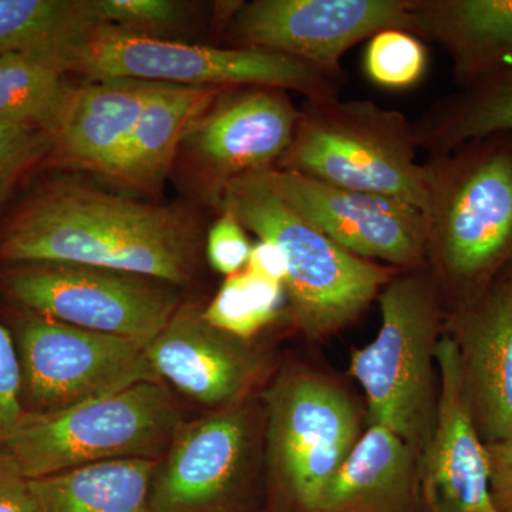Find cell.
<instances>
[{
  "label": "cell",
  "mask_w": 512,
  "mask_h": 512,
  "mask_svg": "<svg viewBox=\"0 0 512 512\" xmlns=\"http://www.w3.org/2000/svg\"><path fill=\"white\" fill-rule=\"evenodd\" d=\"M197 229L183 211L84 185L37 194L0 237L10 264L93 266L156 279L190 281Z\"/></svg>",
  "instance_id": "obj_1"
},
{
  "label": "cell",
  "mask_w": 512,
  "mask_h": 512,
  "mask_svg": "<svg viewBox=\"0 0 512 512\" xmlns=\"http://www.w3.org/2000/svg\"><path fill=\"white\" fill-rule=\"evenodd\" d=\"M426 262L439 295L473 305L512 261V136L470 141L423 163Z\"/></svg>",
  "instance_id": "obj_2"
},
{
  "label": "cell",
  "mask_w": 512,
  "mask_h": 512,
  "mask_svg": "<svg viewBox=\"0 0 512 512\" xmlns=\"http://www.w3.org/2000/svg\"><path fill=\"white\" fill-rule=\"evenodd\" d=\"M67 72L93 82L130 79L174 86L272 87L306 101L339 97L342 76L281 53L171 42L113 26H90L56 47Z\"/></svg>",
  "instance_id": "obj_3"
},
{
  "label": "cell",
  "mask_w": 512,
  "mask_h": 512,
  "mask_svg": "<svg viewBox=\"0 0 512 512\" xmlns=\"http://www.w3.org/2000/svg\"><path fill=\"white\" fill-rule=\"evenodd\" d=\"M217 200L245 229L282 249L293 322L309 338L349 325L397 274L350 254L299 217L272 191L264 171L228 181Z\"/></svg>",
  "instance_id": "obj_4"
},
{
  "label": "cell",
  "mask_w": 512,
  "mask_h": 512,
  "mask_svg": "<svg viewBox=\"0 0 512 512\" xmlns=\"http://www.w3.org/2000/svg\"><path fill=\"white\" fill-rule=\"evenodd\" d=\"M413 123L370 100L306 101L276 168L348 190L396 198L424 211L426 171Z\"/></svg>",
  "instance_id": "obj_5"
},
{
  "label": "cell",
  "mask_w": 512,
  "mask_h": 512,
  "mask_svg": "<svg viewBox=\"0 0 512 512\" xmlns=\"http://www.w3.org/2000/svg\"><path fill=\"white\" fill-rule=\"evenodd\" d=\"M382 328L350 357L372 424L393 430L414 453L426 451L436 419L434 387L441 299L426 264L397 272L379 295Z\"/></svg>",
  "instance_id": "obj_6"
},
{
  "label": "cell",
  "mask_w": 512,
  "mask_h": 512,
  "mask_svg": "<svg viewBox=\"0 0 512 512\" xmlns=\"http://www.w3.org/2000/svg\"><path fill=\"white\" fill-rule=\"evenodd\" d=\"M181 426L167 386L143 382L60 412L25 413L0 446L36 480L104 461L158 460Z\"/></svg>",
  "instance_id": "obj_7"
},
{
  "label": "cell",
  "mask_w": 512,
  "mask_h": 512,
  "mask_svg": "<svg viewBox=\"0 0 512 512\" xmlns=\"http://www.w3.org/2000/svg\"><path fill=\"white\" fill-rule=\"evenodd\" d=\"M16 350L26 414L56 413L134 384L161 382L137 340L76 328L23 311Z\"/></svg>",
  "instance_id": "obj_8"
},
{
  "label": "cell",
  "mask_w": 512,
  "mask_h": 512,
  "mask_svg": "<svg viewBox=\"0 0 512 512\" xmlns=\"http://www.w3.org/2000/svg\"><path fill=\"white\" fill-rule=\"evenodd\" d=\"M25 311L148 345L180 308L170 284L69 264H23L2 276Z\"/></svg>",
  "instance_id": "obj_9"
},
{
  "label": "cell",
  "mask_w": 512,
  "mask_h": 512,
  "mask_svg": "<svg viewBox=\"0 0 512 512\" xmlns=\"http://www.w3.org/2000/svg\"><path fill=\"white\" fill-rule=\"evenodd\" d=\"M266 404L272 466L293 501L318 512L326 487L359 440L355 406L338 386L311 373L281 377Z\"/></svg>",
  "instance_id": "obj_10"
},
{
  "label": "cell",
  "mask_w": 512,
  "mask_h": 512,
  "mask_svg": "<svg viewBox=\"0 0 512 512\" xmlns=\"http://www.w3.org/2000/svg\"><path fill=\"white\" fill-rule=\"evenodd\" d=\"M412 0H254L229 15L234 47L281 53L342 76L349 49L386 29L409 32ZM410 33V32H409Z\"/></svg>",
  "instance_id": "obj_11"
},
{
  "label": "cell",
  "mask_w": 512,
  "mask_h": 512,
  "mask_svg": "<svg viewBox=\"0 0 512 512\" xmlns=\"http://www.w3.org/2000/svg\"><path fill=\"white\" fill-rule=\"evenodd\" d=\"M264 175L293 212L350 254L404 269L426 264V221L419 208L282 168Z\"/></svg>",
  "instance_id": "obj_12"
},
{
  "label": "cell",
  "mask_w": 512,
  "mask_h": 512,
  "mask_svg": "<svg viewBox=\"0 0 512 512\" xmlns=\"http://www.w3.org/2000/svg\"><path fill=\"white\" fill-rule=\"evenodd\" d=\"M434 356L439 396L424 451V494L433 512H500L491 495L487 447L471 412L457 339L440 336Z\"/></svg>",
  "instance_id": "obj_13"
},
{
  "label": "cell",
  "mask_w": 512,
  "mask_h": 512,
  "mask_svg": "<svg viewBox=\"0 0 512 512\" xmlns=\"http://www.w3.org/2000/svg\"><path fill=\"white\" fill-rule=\"evenodd\" d=\"M285 90L251 87L212 104L184 138L215 195L228 181L276 167L291 147L298 124Z\"/></svg>",
  "instance_id": "obj_14"
},
{
  "label": "cell",
  "mask_w": 512,
  "mask_h": 512,
  "mask_svg": "<svg viewBox=\"0 0 512 512\" xmlns=\"http://www.w3.org/2000/svg\"><path fill=\"white\" fill-rule=\"evenodd\" d=\"M249 446L241 410L183 424L150 488L151 512H221L237 488Z\"/></svg>",
  "instance_id": "obj_15"
},
{
  "label": "cell",
  "mask_w": 512,
  "mask_h": 512,
  "mask_svg": "<svg viewBox=\"0 0 512 512\" xmlns=\"http://www.w3.org/2000/svg\"><path fill=\"white\" fill-rule=\"evenodd\" d=\"M464 382L487 444L512 440V266L458 312Z\"/></svg>",
  "instance_id": "obj_16"
},
{
  "label": "cell",
  "mask_w": 512,
  "mask_h": 512,
  "mask_svg": "<svg viewBox=\"0 0 512 512\" xmlns=\"http://www.w3.org/2000/svg\"><path fill=\"white\" fill-rule=\"evenodd\" d=\"M244 340L214 328L192 306L178 308L147 345V357L161 382L207 406L231 403L254 370Z\"/></svg>",
  "instance_id": "obj_17"
},
{
  "label": "cell",
  "mask_w": 512,
  "mask_h": 512,
  "mask_svg": "<svg viewBox=\"0 0 512 512\" xmlns=\"http://www.w3.org/2000/svg\"><path fill=\"white\" fill-rule=\"evenodd\" d=\"M161 84L114 79L70 87L50 131L53 151L69 163L113 174Z\"/></svg>",
  "instance_id": "obj_18"
},
{
  "label": "cell",
  "mask_w": 512,
  "mask_h": 512,
  "mask_svg": "<svg viewBox=\"0 0 512 512\" xmlns=\"http://www.w3.org/2000/svg\"><path fill=\"white\" fill-rule=\"evenodd\" d=\"M409 32L446 50L458 86L512 63V0H412Z\"/></svg>",
  "instance_id": "obj_19"
},
{
  "label": "cell",
  "mask_w": 512,
  "mask_h": 512,
  "mask_svg": "<svg viewBox=\"0 0 512 512\" xmlns=\"http://www.w3.org/2000/svg\"><path fill=\"white\" fill-rule=\"evenodd\" d=\"M414 454L399 434L373 423L330 480L318 512H383L403 504Z\"/></svg>",
  "instance_id": "obj_20"
},
{
  "label": "cell",
  "mask_w": 512,
  "mask_h": 512,
  "mask_svg": "<svg viewBox=\"0 0 512 512\" xmlns=\"http://www.w3.org/2000/svg\"><path fill=\"white\" fill-rule=\"evenodd\" d=\"M160 460L104 461L29 480L33 512H151Z\"/></svg>",
  "instance_id": "obj_21"
},
{
  "label": "cell",
  "mask_w": 512,
  "mask_h": 512,
  "mask_svg": "<svg viewBox=\"0 0 512 512\" xmlns=\"http://www.w3.org/2000/svg\"><path fill=\"white\" fill-rule=\"evenodd\" d=\"M222 90L161 84L144 107L111 175L137 187L158 184L192 124L210 109Z\"/></svg>",
  "instance_id": "obj_22"
},
{
  "label": "cell",
  "mask_w": 512,
  "mask_h": 512,
  "mask_svg": "<svg viewBox=\"0 0 512 512\" xmlns=\"http://www.w3.org/2000/svg\"><path fill=\"white\" fill-rule=\"evenodd\" d=\"M419 150L443 156L494 136H512V63L434 101L412 121Z\"/></svg>",
  "instance_id": "obj_23"
},
{
  "label": "cell",
  "mask_w": 512,
  "mask_h": 512,
  "mask_svg": "<svg viewBox=\"0 0 512 512\" xmlns=\"http://www.w3.org/2000/svg\"><path fill=\"white\" fill-rule=\"evenodd\" d=\"M56 47L0 56V123L40 128L50 136L70 89Z\"/></svg>",
  "instance_id": "obj_24"
},
{
  "label": "cell",
  "mask_w": 512,
  "mask_h": 512,
  "mask_svg": "<svg viewBox=\"0 0 512 512\" xmlns=\"http://www.w3.org/2000/svg\"><path fill=\"white\" fill-rule=\"evenodd\" d=\"M90 26L87 0H0V56L60 46Z\"/></svg>",
  "instance_id": "obj_25"
},
{
  "label": "cell",
  "mask_w": 512,
  "mask_h": 512,
  "mask_svg": "<svg viewBox=\"0 0 512 512\" xmlns=\"http://www.w3.org/2000/svg\"><path fill=\"white\" fill-rule=\"evenodd\" d=\"M284 291V285L245 269L228 276L202 316L214 328L247 340L278 318Z\"/></svg>",
  "instance_id": "obj_26"
},
{
  "label": "cell",
  "mask_w": 512,
  "mask_h": 512,
  "mask_svg": "<svg viewBox=\"0 0 512 512\" xmlns=\"http://www.w3.org/2000/svg\"><path fill=\"white\" fill-rule=\"evenodd\" d=\"M427 49L419 37L400 29H386L370 37L366 46V76L387 90L412 89L426 74Z\"/></svg>",
  "instance_id": "obj_27"
},
{
  "label": "cell",
  "mask_w": 512,
  "mask_h": 512,
  "mask_svg": "<svg viewBox=\"0 0 512 512\" xmlns=\"http://www.w3.org/2000/svg\"><path fill=\"white\" fill-rule=\"evenodd\" d=\"M87 8L96 26H113L144 35L173 28L183 13V6L171 0H87Z\"/></svg>",
  "instance_id": "obj_28"
},
{
  "label": "cell",
  "mask_w": 512,
  "mask_h": 512,
  "mask_svg": "<svg viewBox=\"0 0 512 512\" xmlns=\"http://www.w3.org/2000/svg\"><path fill=\"white\" fill-rule=\"evenodd\" d=\"M50 151L53 140L46 131L0 123V212L20 178Z\"/></svg>",
  "instance_id": "obj_29"
},
{
  "label": "cell",
  "mask_w": 512,
  "mask_h": 512,
  "mask_svg": "<svg viewBox=\"0 0 512 512\" xmlns=\"http://www.w3.org/2000/svg\"><path fill=\"white\" fill-rule=\"evenodd\" d=\"M251 249L244 225L231 211L222 210L208 232L207 254L212 268L227 278L237 275L247 269Z\"/></svg>",
  "instance_id": "obj_30"
},
{
  "label": "cell",
  "mask_w": 512,
  "mask_h": 512,
  "mask_svg": "<svg viewBox=\"0 0 512 512\" xmlns=\"http://www.w3.org/2000/svg\"><path fill=\"white\" fill-rule=\"evenodd\" d=\"M23 414L18 350L12 333L0 323V444L12 437Z\"/></svg>",
  "instance_id": "obj_31"
},
{
  "label": "cell",
  "mask_w": 512,
  "mask_h": 512,
  "mask_svg": "<svg viewBox=\"0 0 512 512\" xmlns=\"http://www.w3.org/2000/svg\"><path fill=\"white\" fill-rule=\"evenodd\" d=\"M0 512H33L29 480L0 446Z\"/></svg>",
  "instance_id": "obj_32"
},
{
  "label": "cell",
  "mask_w": 512,
  "mask_h": 512,
  "mask_svg": "<svg viewBox=\"0 0 512 512\" xmlns=\"http://www.w3.org/2000/svg\"><path fill=\"white\" fill-rule=\"evenodd\" d=\"M485 447L495 507L500 512H512V440L485 444Z\"/></svg>",
  "instance_id": "obj_33"
},
{
  "label": "cell",
  "mask_w": 512,
  "mask_h": 512,
  "mask_svg": "<svg viewBox=\"0 0 512 512\" xmlns=\"http://www.w3.org/2000/svg\"><path fill=\"white\" fill-rule=\"evenodd\" d=\"M247 269L262 278L285 286L288 265L284 252L275 242L259 239L258 244L251 249Z\"/></svg>",
  "instance_id": "obj_34"
}]
</instances>
